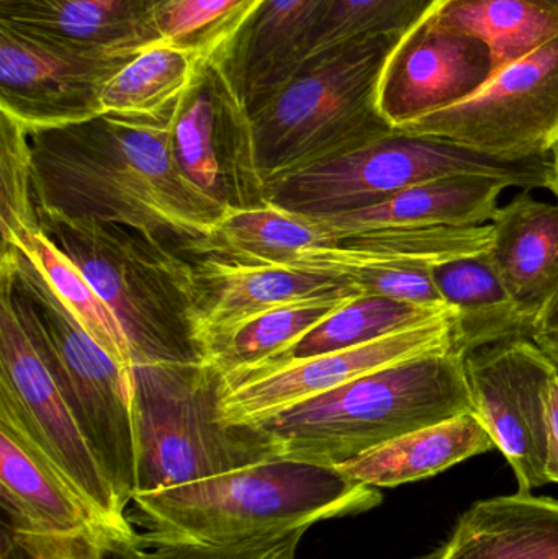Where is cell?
<instances>
[{
    "label": "cell",
    "instance_id": "6da1fadb",
    "mask_svg": "<svg viewBox=\"0 0 558 559\" xmlns=\"http://www.w3.org/2000/svg\"><path fill=\"white\" fill-rule=\"evenodd\" d=\"M176 108L159 117L102 114L28 130L36 209L134 226L190 258L203 254L226 210L177 166Z\"/></svg>",
    "mask_w": 558,
    "mask_h": 559
},
{
    "label": "cell",
    "instance_id": "7a4b0ae2",
    "mask_svg": "<svg viewBox=\"0 0 558 559\" xmlns=\"http://www.w3.org/2000/svg\"><path fill=\"white\" fill-rule=\"evenodd\" d=\"M128 521L146 547L231 545L376 509L379 488L340 468L272 459L133 499Z\"/></svg>",
    "mask_w": 558,
    "mask_h": 559
},
{
    "label": "cell",
    "instance_id": "3957f363",
    "mask_svg": "<svg viewBox=\"0 0 558 559\" xmlns=\"http://www.w3.org/2000/svg\"><path fill=\"white\" fill-rule=\"evenodd\" d=\"M474 413L465 357L448 350L380 368L256 424L277 459L337 466L412 430Z\"/></svg>",
    "mask_w": 558,
    "mask_h": 559
},
{
    "label": "cell",
    "instance_id": "277c9868",
    "mask_svg": "<svg viewBox=\"0 0 558 559\" xmlns=\"http://www.w3.org/2000/svg\"><path fill=\"white\" fill-rule=\"evenodd\" d=\"M41 231L78 265L117 316L133 364L200 361L195 262L121 223L66 218L38 209Z\"/></svg>",
    "mask_w": 558,
    "mask_h": 559
},
{
    "label": "cell",
    "instance_id": "5b68a950",
    "mask_svg": "<svg viewBox=\"0 0 558 559\" xmlns=\"http://www.w3.org/2000/svg\"><path fill=\"white\" fill-rule=\"evenodd\" d=\"M402 36L383 35L311 56L251 114L265 187L395 131L379 107L387 59Z\"/></svg>",
    "mask_w": 558,
    "mask_h": 559
},
{
    "label": "cell",
    "instance_id": "8992f818",
    "mask_svg": "<svg viewBox=\"0 0 558 559\" xmlns=\"http://www.w3.org/2000/svg\"><path fill=\"white\" fill-rule=\"evenodd\" d=\"M0 296L55 378L124 511L136 492L133 365L118 364L97 344L23 252L0 265Z\"/></svg>",
    "mask_w": 558,
    "mask_h": 559
},
{
    "label": "cell",
    "instance_id": "52a82bcc",
    "mask_svg": "<svg viewBox=\"0 0 558 559\" xmlns=\"http://www.w3.org/2000/svg\"><path fill=\"white\" fill-rule=\"evenodd\" d=\"M222 383L206 360L133 364L134 498L277 459L254 427L223 420Z\"/></svg>",
    "mask_w": 558,
    "mask_h": 559
},
{
    "label": "cell",
    "instance_id": "ba28073f",
    "mask_svg": "<svg viewBox=\"0 0 558 559\" xmlns=\"http://www.w3.org/2000/svg\"><path fill=\"white\" fill-rule=\"evenodd\" d=\"M458 174L500 177L518 189H547L550 156L500 159L395 128L359 150L274 180L265 190L272 205L320 219L367 209L408 187Z\"/></svg>",
    "mask_w": 558,
    "mask_h": 559
},
{
    "label": "cell",
    "instance_id": "9c48e42d",
    "mask_svg": "<svg viewBox=\"0 0 558 559\" xmlns=\"http://www.w3.org/2000/svg\"><path fill=\"white\" fill-rule=\"evenodd\" d=\"M0 420L15 427L115 531L136 537L55 378L0 296Z\"/></svg>",
    "mask_w": 558,
    "mask_h": 559
},
{
    "label": "cell",
    "instance_id": "30bf717a",
    "mask_svg": "<svg viewBox=\"0 0 558 559\" xmlns=\"http://www.w3.org/2000/svg\"><path fill=\"white\" fill-rule=\"evenodd\" d=\"M399 130L500 159L549 157L558 143V36L497 69L467 100Z\"/></svg>",
    "mask_w": 558,
    "mask_h": 559
},
{
    "label": "cell",
    "instance_id": "8fae6325",
    "mask_svg": "<svg viewBox=\"0 0 558 559\" xmlns=\"http://www.w3.org/2000/svg\"><path fill=\"white\" fill-rule=\"evenodd\" d=\"M170 144L183 176L223 209L268 205L251 115L219 51L199 62L174 114Z\"/></svg>",
    "mask_w": 558,
    "mask_h": 559
},
{
    "label": "cell",
    "instance_id": "7c38bea8",
    "mask_svg": "<svg viewBox=\"0 0 558 559\" xmlns=\"http://www.w3.org/2000/svg\"><path fill=\"white\" fill-rule=\"evenodd\" d=\"M138 52L92 51L0 20V111L26 130L104 114L102 95Z\"/></svg>",
    "mask_w": 558,
    "mask_h": 559
},
{
    "label": "cell",
    "instance_id": "4fadbf2b",
    "mask_svg": "<svg viewBox=\"0 0 558 559\" xmlns=\"http://www.w3.org/2000/svg\"><path fill=\"white\" fill-rule=\"evenodd\" d=\"M474 414L513 468L520 492L549 485L546 396L558 368L533 338L465 355Z\"/></svg>",
    "mask_w": 558,
    "mask_h": 559
},
{
    "label": "cell",
    "instance_id": "5bb4252c",
    "mask_svg": "<svg viewBox=\"0 0 558 559\" xmlns=\"http://www.w3.org/2000/svg\"><path fill=\"white\" fill-rule=\"evenodd\" d=\"M455 309L369 344L295 361L281 370L222 388L219 413L228 426H256L357 378L423 355L454 350Z\"/></svg>",
    "mask_w": 558,
    "mask_h": 559
},
{
    "label": "cell",
    "instance_id": "9a60e30c",
    "mask_svg": "<svg viewBox=\"0 0 558 559\" xmlns=\"http://www.w3.org/2000/svg\"><path fill=\"white\" fill-rule=\"evenodd\" d=\"M497 71L487 43L431 13L396 43L379 84V107L392 127L461 104L480 91Z\"/></svg>",
    "mask_w": 558,
    "mask_h": 559
},
{
    "label": "cell",
    "instance_id": "2e32d148",
    "mask_svg": "<svg viewBox=\"0 0 558 559\" xmlns=\"http://www.w3.org/2000/svg\"><path fill=\"white\" fill-rule=\"evenodd\" d=\"M197 338L206 348L242 322L282 306L314 301H347L364 295L343 278L288 267L229 264L197 255Z\"/></svg>",
    "mask_w": 558,
    "mask_h": 559
},
{
    "label": "cell",
    "instance_id": "e0dca14e",
    "mask_svg": "<svg viewBox=\"0 0 558 559\" xmlns=\"http://www.w3.org/2000/svg\"><path fill=\"white\" fill-rule=\"evenodd\" d=\"M0 506L3 531L16 534L78 537L117 532L124 535L110 527L28 439L3 420H0Z\"/></svg>",
    "mask_w": 558,
    "mask_h": 559
},
{
    "label": "cell",
    "instance_id": "ac0fdd59",
    "mask_svg": "<svg viewBox=\"0 0 558 559\" xmlns=\"http://www.w3.org/2000/svg\"><path fill=\"white\" fill-rule=\"evenodd\" d=\"M327 0H264L219 49L249 115L304 64L308 36Z\"/></svg>",
    "mask_w": 558,
    "mask_h": 559
},
{
    "label": "cell",
    "instance_id": "d6986e66",
    "mask_svg": "<svg viewBox=\"0 0 558 559\" xmlns=\"http://www.w3.org/2000/svg\"><path fill=\"white\" fill-rule=\"evenodd\" d=\"M490 225L488 258L533 329L558 292V203L541 202L523 190L498 209Z\"/></svg>",
    "mask_w": 558,
    "mask_h": 559
},
{
    "label": "cell",
    "instance_id": "ffe728a7",
    "mask_svg": "<svg viewBox=\"0 0 558 559\" xmlns=\"http://www.w3.org/2000/svg\"><path fill=\"white\" fill-rule=\"evenodd\" d=\"M0 20L92 51L140 52L157 41L151 0H0Z\"/></svg>",
    "mask_w": 558,
    "mask_h": 559
},
{
    "label": "cell",
    "instance_id": "44dd1931",
    "mask_svg": "<svg viewBox=\"0 0 558 559\" xmlns=\"http://www.w3.org/2000/svg\"><path fill=\"white\" fill-rule=\"evenodd\" d=\"M511 187L500 177L458 174L408 187L383 202L356 212L313 219L324 231L364 228H474L490 225L498 212V199Z\"/></svg>",
    "mask_w": 558,
    "mask_h": 559
},
{
    "label": "cell",
    "instance_id": "7402d4cb",
    "mask_svg": "<svg viewBox=\"0 0 558 559\" xmlns=\"http://www.w3.org/2000/svg\"><path fill=\"white\" fill-rule=\"evenodd\" d=\"M429 559H558V501L518 491L475 502Z\"/></svg>",
    "mask_w": 558,
    "mask_h": 559
},
{
    "label": "cell",
    "instance_id": "603a6c76",
    "mask_svg": "<svg viewBox=\"0 0 558 559\" xmlns=\"http://www.w3.org/2000/svg\"><path fill=\"white\" fill-rule=\"evenodd\" d=\"M495 449V440L480 419L464 413L396 437L337 468L364 485L396 488L431 478Z\"/></svg>",
    "mask_w": 558,
    "mask_h": 559
},
{
    "label": "cell",
    "instance_id": "cb8c5ba5",
    "mask_svg": "<svg viewBox=\"0 0 558 559\" xmlns=\"http://www.w3.org/2000/svg\"><path fill=\"white\" fill-rule=\"evenodd\" d=\"M431 272L446 305L455 309V352L465 357L511 338H531L530 322L518 311L487 252L442 262Z\"/></svg>",
    "mask_w": 558,
    "mask_h": 559
},
{
    "label": "cell",
    "instance_id": "d4e9b609",
    "mask_svg": "<svg viewBox=\"0 0 558 559\" xmlns=\"http://www.w3.org/2000/svg\"><path fill=\"white\" fill-rule=\"evenodd\" d=\"M454 308L432 309L376 295H360L328 316L297 344L252 370L223 378L222 388H233L252 378L281 370L295 361L334 354L369 344L395 332L425 324Z\"/></svg>",
    "mask_w": 558,
    "mask_h": 559
},
{
    "label": "cell",
    "instance_id": "484cf974",
    "mask_svg": "<svg viewBox=\"0 0 558 559\" xmlns=\"http://www.w3.org/2000/svg\"><path fill=\"white\" fill-rule=\"evenodd\" d=\"M324 246L327 235L313 219L268 203L258 209L226 210L203 254L229 264L287 267L305 249Z\"/></svg>",
    "mask_w": 558,
    "mask_h": 559
},
{
    "label": "cell",
    "instance_id": "4316f807",
    "mask_svg": "<svg viewBox=\"0 0 558 559\" xmlns=\"http://www.w3.org/2000/svg\"><path fill=\"white\" fill-rule=\"evenodd\" d=\"M429 13L487 43L497 69L558 36V7L547 0H439Z\"/></svg>",
    "mask_w": 558,
    "mask_h": 559
},
{
    "label": "cell",
    "instance_id": "83f0119b",
    "mask_svg": "<svg viewBox=\"0 0 558 559\" xmlns=\"http://www.w3.org/2000/svg\"><path fill=\"white\" fill-rule=\"evenodd\" d=\"M199 59L169 45L134 55L111 78L102 95L104 114L159 117L177 107L195 78Z\"/></svg>",
    "mask_w": 558,
    "mask_h": 559
},
{
    "label": "cell",
    "instance_id": "f1b7e54d",
    "mask_svg": "<svg viewBox=\"0 0 558 559\" xmlns=\"http://www.w3.org/2000/svg\"><path fill=\"white\" fill-rule=\"evenodd\" d=\"M347 301H314L282 306L242 322L213 342L205 360L225 377L252 370L297 344L311 329Z\"/></svg>",
    "mask_w": 558,
    "mask_h": 559
},
{
    "label": "cell",
    "instance_id": "f546056e",
    "mask_svg": "<svg viewBox=\"0 0 558 559\" xmlns=\"http://www.w3.org/2000/svg\"><path fill=\"white\" fill-rule=\"evenodd\" d=\"M20 252L32 259L66 308L97 344L118 364L131 367L133 352L120 321L78 265L43 231Z\"/></svg>",
    "mask_w": 558,
    "mask_h": 559
},
{
    "label": "cell",
    "instance_id": "4dcf8cb0",
    "mask_svg": "<svg viewBox=\"0 0 558 559\" xmlns=\"http://www.w3.org/2000/svg\"><path fill=\"white\" fill-rule=\"evenodd\" d=\"M439 0H327L308 36L305 59L347 43L383 35L403 36Z\"/></svg>",
    "mask_w": 558,
    "mask_h": 559
},
{
    "label": "cell",
    "instance_id": "1f68e13d",
    "mask_svg": "<svg viewBox=\"0 0 558 559\" xmlns=\"http://www.w3.org/2000/svg\"><path fill=\"white\" fill-rule=\"evenodd\" d=\"M39 231L28 130L0 111V264L12 262Z\"/></svg>",
    "mask_w": 558,
    "mask_h": 559
},
{
    "label": "cell",
    "instance_id": "d6a6232c",
    "mask_svg": "<svg viewBox=\"0 0 558 559\" xmlns=\"http://www.w3.org/2000/svg\"><path fill=\"white\" fill-rule=\"evenodd\" d=\"M264 0H169L154 12L156 45H169L199 61L216 55Z\"/></svg>",
    "mask_w": 558,
    "mask_h": 559
},
{
    "label": "cell",
    "instance_id": "836d02e7",
    "mask_svg": "<svg viewBox=\"0 0 558 559\" xmlns=\"http://www.w3.org/2000/svg\"><path fill=\"white\" fill-rule=\"evenodd\" d=\"M143 545L141 537H124L117 532L43 537L2 528L0 559H136Z\"/></svg>",
    "mask_w": 558,
    "mask_h": 559
},
{
    "label": "cell",
    "instance_id": "e575fe53",
    "mask_svg": "<svg viewBox=\"0 0 558 559\" xmlns=\"http://www.w3.org/2000/svg\"><path fill=\"white\" fill-rule=\"evenodd\" d=\"M432 267L396 265V267H346L334 272V278L363 289L364 295L383 296L422 308L448 309L432 278Z\"/></svg>",
    "mask_w": 558,
    "mask_h": 559
},
{
    "label": "cell",
    "instance_id": "d590c367",
    "mask_svg": "<svg viewBox=\"0 0 558 559\" xmlns=\"http://www.w3.org/2000/svg\"><path fill=\"white\" fill-rule=\"evenodd\" d=\"M308 528H292L231 545L166 544L153 545V550H144L143 545L136 559H295Z\"/></svg>",
    "mask_w": 558,
    "mask_h": 559
},
{
    "label": "cell",
    "instance_id": "8d00e7d4",
    "mask_svg": "<svg viewBox=\"0 0 558 559\" xmlns=\"http://www.w3.org/2000/svg\"><path fill=\"white\" fill-rule=\"evenodd\" d=\"M531 338L558 368V292L534 321Z\"/></svg>",
    "mask_w": 558,
    "mask_h": 559
},
{
    "label": "cell",
    "instance_id": "74e56055",
    "mask_svg": "<svg viewBox=\"0 0 558 559\" xmlns=\"http://www.w3.org/2000/svg\"><path fill=\"white\" fill-rule=\"evenodd\" d=\"M547 462L546 476L558 485V374L550 381L546 396Z\"/></svg>",
    "mask_w": 558,
    "mask_h": 559
},
{
    "label": "cell",
    "instance_id": "f35d334b",
    "mask_svg": "<svg viewBox=\"0 0 558 559\" xmlns=\"http://www.w3.org/2000/svg\"><path fill=\"white\" fill-rule=\"evenodd\" d=\"M547 190H550L558 200V143L550 153V180Z\"/></svg>",
    "mask_w": 558,
    "mask_h": 559
},
{
    "label": "cell",
    "instance_id": "ab89813d",
    "mask_svg": "<svg viewBox=\"0 0 558 559\" xmlns=\"http://www.w3.org/2000/svg\"><path fill=\"white\" fill-rule=\"evenodd\" d=\"M167 2H169V0H151V3H153L154 12H156V10L159 9V7H163L164 3H167Z\"/></svg>",
    "mask_w": 558,
    "mask_h": 559
},
{
    "label": "cell",
    "instance_id": "60d3db41",
    "mask_svg": "<svg viewBox=\"0 0 558 559\" xmlns=\"http://www.w3.org/2000/svg\"><path fill=\"white\" fill-rule=\"evenodd\" d=\"M547 2L554 3V5L558 7V0H547Z\"/></svg>",
    "mask_w": 558,
    "mask_h": 559
}]
</instances>
